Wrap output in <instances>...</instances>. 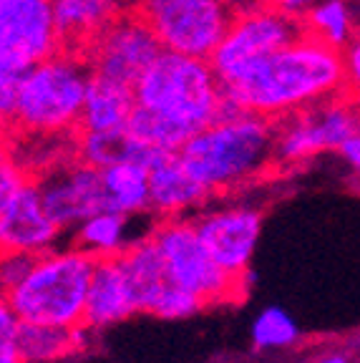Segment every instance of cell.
<instances>
[{
	"label": "cell",
	"mask_w": 360,
	"mask_h": 363,
	"mask_svg": "<svg viewBox=\"0 0 360 363\" xmlns=\"http://www.w3.org/2000/svg\"><path fill=\"white\" fill-rule=\"evenodd\" d=\"M134 104L194 136L222 116V84L209 58L162 48L134 84Z\"/></svg>",
	"instance_id": "3957f363"
},
{
	"label": "cell",
	"mask_w": 360,
	"mask_h": 363,
	"mask_svg": "<svg viewBox=\"0 0 360 363\" xmlns=\"http://www.w3.org/2000/svg\"><path fill=\"white\" fill-rule=\"evenodd\" d=\"M116 262L121 267V272H124V280L129 285L136 313H147V308L152 306L157 293L169 280L157 242L152 238H147L126 250L121 247L116 252Z\"/></svg>",
	"instance_id": "ffe728a7"
},
{
	"label": "cell",
	"mask_w": 360,
	"mask_h": 363,
	"mask_svg": "<svg viewBox=\"0 0 360 363\" xmlns=\"http://www.w3.org/2000/svg\"><path fill=\"white\" fill-rule=\"evenodd\" d=\"M335 94H343V56L305 30L240 81L222 86V116L249 111L280 119Z\"/></svg>",
	"instance_id": "6da1fadb"
},
{
	"label": "cell",
	"mask_w": 360,
	"mask_h": 363,
	"mask_svg": "<svg viewBox=\"0 0 360 363\" xmlns=\"http://www.w3.org/2000/svg\"><path fill=\"white\" fill-rule=\"evenodd\" d=\"M91 68L84 56L56 51L21 76L11 124L35 136L79 129Z\"/></svg>",
	"instance_id": "277c9868"
},
{
	"label": "cell",
	"mask_w": 360,
	"mask_h": 363,
	"mask_svg": "<svg viewBox=\"0 0 360 363\" xmlns=\"http://www.w3.org/2000/svg\"><path fill=\"white\" fill-rule=\"evenodd\" d=\"M8 147H6V142H3V139H0V164H3V162H8Z\"/></svg>",
	"instance_id": "e575fe53"
},
{
	"label": "cell",
	"mask_w": 360,
	"mask_h": 363,
	"mask_svg": "<svg viewBox=\"0 0 360 363\" xmlns=\"http://www.w3.org/2000/svg\"><path fill=\"white\" fill-rule=\"evenodd\" d=\"M21 76L23 74H11V71H6V68H0V126L11 124Z\"/></svg>",
	"instance_id": "4dcf8cb0"
},
{
	"label": "cell",
	"mask_w": 360,
	"mask_h": 363,
	"mask_svg": "<svg viewBox=\"0 0 360 363\" xmlns=\"http://www.w3.org/2000/svg\"><path fill=\"white\" fill-rule=\"evenodd\" d=\"M340 56H343V94L360 104V33L350 38Z\"/></svg>",
	"instance_id": "f1b7e54d"
},
{
	"label": "cell",
	"mask_w": 360,
	"mask_h": 363,
	"mask_svg": "<svg viewBox=\"0 0 360 363\" xmlns=\"http://www.w3.org/2000/svg\"><path fill=\"white\" fill-rule=\"evenodd\" d=\"M199 240L212 255V260L230 272L232 278L247 283L254 280L249 270L259 233H262V215L252 207H230V210H214L202 215L194 222Z\"/></svg>",
	"instance_id": "7c38bea8"
},
{
	"label": "cell",
	"mask_w": 360,
	"mask_h": 363,
	"mask_svg": "<svg viewBox=\"0 0 360 363\" xmlns=\"http://www.w3.org/2000/svg\"><path fill=\"white\" fill-rule=\"evenodd\" d=\"M101 169L103 197H106V212H134L149 210V169L134 162L99 167Z\"/></svg>",
	"instance_id": "7402d4cb"
},
{
	"label": "cell",
	"mask_w": 360,
	"mask_h": 363,
	"mask_svg": "<svg viewBox=\"0 0 360 363\" xmlns=\"http://www.w3.org/2000/svg\"><path fill=\"white\" fill-rule=\"evenodd\" d=\"M300 33H305L303 21L280 11L272 0H244V6L235 8V16L209 56V63L220 84L230 86Z\"/></svg>",
	"instance_id": "8992f818"
},
{
	"label": "cell",
	"mask_w": 360,
	"mask_h": 363,
	"mask_svg": "<svg viewBox=\"0 0 360 363\" xmlns=\"http://www.w3.org/2000/svg\"><path fill=\"white\" fill-rule=\"evenodd\" d=\"M164 51L209 58L225 35L235 0H134Z\"/></svg>",
	"instance_id": "52a82bcc"
},
{
	"label": "cell",
	"mask_w": 360,
	"mask_h": 363,
	"mask_svg": "<svg viewBox=\"0 0 360 363\" xmlns=\"http://www.w3.org/2000/svg\"><path fill=\"white\" fill-rule=\"evenodd\" d=\"M56 51L51 0H0V68L26 74Z\"/></svg>",
	"instance_id": "8fae6325"
},
{
	"label": "cell",
	"mask_w": 360,
	"mask_h": 363,
	"mask_svg": "<svg viewBox=\"0 0 360 363\" xmlns=\"http://www.w3.org/2000/svg\"><path fill=\"white\" fill-rule=\"evenodd\" d=\"M26 182H28V177H26V172H23L16 162L8 159V162L0 164V212H3V207L16 197V192Z\"/></svg>",
	"instance_id": "f546056e"
},
{
	"label": "cell",
	"mask_w": 360,
	"mask_h": 363,
	"mask_svg": "<svg viewBox=\"0 0 360 363\" xmlns=\"http://www.w3.org/2000/svg\"><path fill=\"white\" fill-rule=\"evenodd\" d=\"M33 182L48 217L61 230L79 225L81 220L96 215V212H106L101 169L89 162L79 159L74 164L56 167Z\"/></svg>",
	"instance_id": "4fadbf2b"
},
{
	"label": "cell",
	"mask_w": 360,
	"mask_h": 363,
	"mask_svg": "<svg viewBox=\"0 0 360 363\" xmlns=\"http://www.w3.org/2000/svg\"><path fill=\"white\" fill-rule=\"evenodd\" d=\"M84 325L63 328L45 323H18L16 348L21 363H53L84 346Z\"/></svg>",
	"instance_id": "44dd1931"
},
{
	"label": "cell",
	"mask_w": 360,
	"mask_h": 363,
	"mask_svg": "<svg viewBox=\"0 0 360 363\" xmlns=\"http://www.w3.org/2000/svg\"><path fill=\"white\" fill-rule=\"evenodd\" d=\"M159 51L162 45L144 23V18L136 11H124L96 35L94 43L84 51V58L94 76L118 81L134 89V84L152 66Z\"/></svg>",
	"instance_id": "30bf717a"
},
{
	"label": "cell",
	"mask_w": 360,
	"mask_h": 363,
	"mask_svg": "<svg viewBox=\"0 0 360 363\" xmlns=\"http://www.w3.org/2000/svg\"><path fill=\"white\" fill-rule=\"evenodd\" d=\"M275 134V164H300L325 152H340L360 131V104L348 94L303 106L280 116Z\"/></svg>",
	"instance_id": "ba28073f"
},
{
	"label": "cell",
	"mask_w": 360,
	"mask_h": 363,
	"mask_svg": "<svg viewBox=\"0 0 360 363\" xmlns=\"http://www.w3.org/2000/svg\"><path fill=\"white\" fill-rule=\"evenodd\" d=\"M298 335L300 330L295 325V320L277 306L262 311L252 323V346L257 351L293 346L295 340H298Z\"/></svg>",
	"instance_id": "d4e9b609"
},
{
	"label": "cell",
	"mask_w": 360,
	"mask_h": 363,
	"mask_svg": "<svg viewBox=\"0 0 360 363\" xmlns=\"http://www.w3.org/2000/svg\"><path fill=\"white\" fill-rule=\"evenodd\" d=\"M308 33L320 38L322 43L343 51L358 30H355V16L348 0H317L303 18Z\"/></svg>",
	"instance_id": "603a6c76"
},
{
	"label": "cell",
	"mask_w": 360,
	"mask_h": 363,
	"mask_svg": "<svg viewBox=\"0 0 360 363\" xmlns=\"http://www.w3.org/2000/svg\"><path fill=\"white\" fill-rule=\"evenodd\" d=\"M152 240L157 242L159 252L164 257L167 275L176 285L199 295L204 306L240 298L244 293L242 280L232 278L230 272H225L212 260V255L207 252L197 230H194V222L171 217V220L157 227Z\"/></svg>",
	"instance_id": "9c48e42d"
},
{
	"label": "cell",
	"mask_w": 360,
	"mask_h": 363,
	"mask_svg": "<svg viewBox=\"0 0 360 363\" xmlns=\"http://www.w3.org/2000/svg\"><path fill=\"white\" fill-rule=\"evenodd\" d=\"M209 194L212 192L184 167L179 154H167L149 169V207L164 217L181 215L202 204Z\"/></svg>",
	"instance_id": "e0dca14e"
},
{
	"label": "cell",
	"mask_w": 360,
	"mask_h": 363,
	"mask_svg": "<svg viewBox=\"0 0 360 363\" xmlns=\"http://www.w3.org/2000/svg\"><path fill=\"white\" fill-rule=\"evenodd\" d=\"M18 315L13 313L11 303L6 295H0V363H21L16 348V333H18Z\"/></svg>",
	"instance_id": "83f0119b"
},
{
	"label": "cell",
	"mask_w": 360,
	"mask_h": 363,
	"mask_svg": "<svg viewBox=\"0 0 360 363\" xmlns=\"http://www.w3.org/2000/svg\"><path fill=\"white\" fill-rule=\"evenodd\" d=\"M126 217L121 212H96L79 222L76 230V245L84 252H91L96 257L116 255L121 250V238H124Z\"/></svg>",
	"instance_id": "cb8c5ba5"
},
{
	"label": "cell",
	"mask_w": 360,
	"mask_h": 363,
	"mask_svg": "<svg viewBox=\"0 0 360 363\" xmlns=\"http://www.w3.org/2000/svg\"><path fill=\"white\" fill-rule=\"evenodd\" d=\"M136 313L131 301L129 285L124 280V272L118 267L116 255L96 257L94 272H91L89 293H86L84 308V328H106L118 320H126Z\"/></svg>",
	"instance_id": "2e32d148"
},
{
	"label": "cell",
	"mask_w": 360,
	"mask_h": 363,
	"mask_svg": "<svg viewBox=\"0 0 360 363\" xmlns=\"http://www.w3.org/2000/svg\"><path fill=\"white\" fill-rule=\"evenodd\" d=\"M94 265L96 255L84 250L40 255L28 275L6 293L18 320L63 328L81 325Z\"/></svg>",
	"instance_id": "5b68a950"
},
{
	"label": "cell",
	"mask_w": 360,
	"mask_h": 363,
	"mask_svg": "<svg viewBox=\"0 0 360 363\" xmlns=\"http://www.w3.org/2000/svg\"><path fill=\"white\" fill-rule=\"evenodd\" d=\"M76 154L81 162H89L94 167H111L121 162H134L152 169L167 154L157 147L139 142L126 129L118 131H76Z\"/></svg>",
	"instance_id": "ac0fdd59"
},
{
	"label": "cell",
	"mask_w": 360,
	"mask_h": 363,
	"mask_svg": "<svg viewBox=\"0 0 360 363\" xmlns=\"http://www.w3.org/2000/svg\"><path fill=\"white\" fill-rule=\"evenodd\" d=\"M204 308V301L199 295H194L191 290L176 285L174 280H167L162 290L157 293V298L152 301V306L147 308V313L159 318H169V320H176V318H186L194 315L197 311Z\"/></svg>",
	"instance_id": "484cf974"
},
{
	"label": "cell",
	"mask_w": 360,
	"mask_h": 363,
	"mask_svg": "<svg viewBox=\"0 0 360 363\" xmlns=\"http://www.w3.org/2000/svg\"><path fill=\"white\" fill-rule=\"evenodd\" d=\"M340 157H343L345 164L360 177V131L355 136H350L348 142L340 147Z\"/></svg>",
	"instance_id": "1f68e13d"
},
{
	"label": "cell",
	"mask_w": 360,
	"mask_h": 363,
	"mask_svg": "<svg viewBox=\"0 0 360 363\" xmlns=\"http://www.w3.org/2000/svg\"><path fill=\"white\" fill-rule=\"evenodd\" d=\"M355 346H360V338H358V340H355Z\"/></svg>",
	"instance_id": "d590c367"
},
{
	"label": "cell",
	"mask_w": 360,
	"mask_h": 363,
	"mask_svg": "<svg viewBox=\"0 0 360 363\" xmlns=\"http://www.w3.org/2000/svg\"><path fill=\"white\" fill-rule=\"evenodd\" d=\"M277 121L237 111L214 119L179 149L184 167L209 192L235 189L275 164Z\"/></svg>",
	"instance_id": "7a4b0ae2"
},
{
	"label": "cell",
	"mask_w": 360,
	"mask_h": 363,
	"mask_svg": "<svg viewBox=\"0 0 360 363\" xmlns=\"http://www.w3.org/2000/svg\"><path fill=\"white\" fill-rule=\"evenodd\" d=\"M124 11V0H51L58 51L84 56L96 35Z\"/></svg>",
	"instance_id": "9a60e30c"
},
{
	"label": "cell",
	"mask_w": 360,
	"mask_h": 363,
	"mask_svg": "<svg viewBox=\"0 0 360 363\" xmlns=\"http://www.w3.org/2000/svg\"><path fill=\"white\" fill-rule=\"evenodd\" d=\"M134 108V89L91 74L76 131H118Z\"/></svg>",
	"instance_id": "d6986e66"
},
{
	"label": "cell",
	"mask_w": 360,
	"mask_h": 363,
	"mask_svg": "<svg viewBox=\"0 0 360 363\" xmlns=\"http://www.w3.org/2000/svg\"><path fill=\"white\" fill-rule=\"evenodd\" d=\"M320 363H350V361H348L345 356H338V353H332V356H325V358H322Z\"/></svg>",
	"instance_id": "836d02e7"
},
{
	"label": "cell",
	"mask_w": 360,
	"mask_h": 363,
	"mask_svg": "<svg viewBox=\"0 0 360 363\" xmlns=\"http://www.w3.org/2000/svg\"><path fill=\"white\" fill-rule=\"evenodd\" d=\"M61 227L48 217L35 182L28 179L0 212V250L45 252L56 242Z\"/></svg>",
	"instance_id": "5bb4252c"
},
{
	"label": "cell",
	"mask_w": 360,
	"mask_h": 363,
	"mask_svg": "<svg viewBox=\"0 0 360 363\" xmlns=\"http://www.w3.org/2000/svg\"><path fill=\"white\" fill-rule=\"evenodd\" d=\"M280 11H285V13H290V16H295V18H303L305 13L310 11V8L315 6L317 0H272Z\"/></svg>",
	"instance_id": "d6a6232c"
},
{
	"label": "cell",
	"mask_w": 360,
	"mask_h": 363,
	"mask_svg": "<svg viewBox=\"0 0 360 363\" xmlns=\"http://www.w3.org/2000/svg\"><path fill=\"white\" fill-rule=\"evenodd\" d=\"M40 255L35 252H13V250H0V290L3 295L13 290L30 272Z\"/></svg>",
	"instance_id": "4316f807"
}]
</instances>
